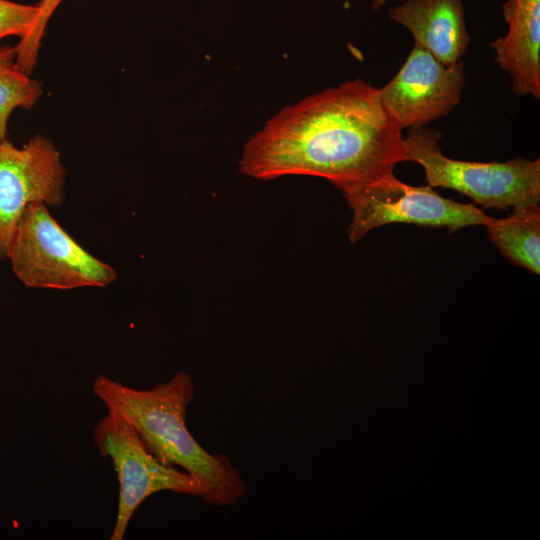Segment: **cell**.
Here are the masks:
<instances>
[{
  "label": "cell",
  "instance_id": "5",
  "mask_svg": "<svg viewBox=\"0 0 540 540\" xmlns=\"http://www.w3.org/2000/svg\"><path fill=\"white\" fill-rule=\"evenodd\" d=\"M338 189L352 211L348 228L352 243L372 229L390 223L446 227L453 232L467 226H487L493 220L473 204L442 197L429 185H408L394 173Z\"/></svg>",
  "mask_w": 540,
  "mask_h": 540
},
{
  "label": "cell",
  "instance_id": "7",
  "mask_svg": "<svg viewBox=\"0 0 540 540\" xmlns=\"http://www.w3.org/2000/svg\"><path fill=\"white\" fill-rule=\"evenodd\" d=\"M66 169L54 143L34 135L22 147L0 141V261L7 259L16 227L28 205L59 207Z\"/></svg>",
  "mask_w": 540,
  "mask_h": 540
},
{
  "label": "cell",
  "instance_id": "11",
  "mask_svg": "<svg viewBox=\"0 0 540 540\" xmlns=\"http://www.w3.org/2000/svg\"><path fill=\"white\" fill-rule=\"evenodd\" d=\"M489 239L513 264L540 273V209L538 205L513 208L503 219L487 226Z\"/></svg>",
  "mask_w": 540,
  "mask_h": 540
},
{
  "label": "cell",
  "instance_id": "8",
  "mask_svg": "<svg viewBox=\"0 0 540 540\" xmlns=\"http://www.w3.org/2000/svg\"><path fill=\"white\" fill-rule=\"evenodd\" d=\"M464 86L462 61L445 65L414 44L402 67L379 91L399 126L409 129L447 115L460 102Z\"/></svg>",
  "mask_w": 540,
  "mask_h": 540
},
{
  "label": "cell",
  "instance_id": "6",
  "mask_svg": "<svg viewBox=\"0 0 540 540\" xmlns=\"http://www.w3.org/2000/svg\"><path fill=\"white\" fill-rule=\"evenodd\" d=\"M93 438L99 453L111 460L119 482L117 516L110 540L124 539L136 509L157 492L196 496L209 504V491L200 480L162 464L134 429L114 412L107 411L98 421Z\"/></svg>",
  "mask_w": 540,
  "mask_h": 540
},
{
  "label": "cell",
  "instance_id": "4",
  "mask_svg": "<svg viewBox=\"0 0 540 540\" xmlns=\"http://www.w3.org/2000/svg\"><path fill=\"white\" fill-rule=\"evenodd\" d=\"M438 131L409 128L405 143L409 161L420 164L430 187L453 189L485 208L507 209L539 205L540 159L506 162H469L442 153Z\"/></svg>",
  "mask_w": 540,
  "mask_h": 540
},
{
  "label": "cell",
  "instance_id": "10",
  "mask_svg": "<svg viewBox=\"0 0 540 540\" xmlns=\"http://www.w3.org/2000/svg\"><path fill=\"white\" fill-rule=\"evenodd\" d=\"M389 18L445 65L461 61L470 43L462 0H407L392 7Z\"/></svg>",
  "mask_w": 540,
  "mask_h": 540
},
{
  "label": "cell",
  "instance_id": "12",
  "mask_svg": "<svg viewBox=\"0 0 540 540\" xmlns=\"http://www.w3.org/2000/svg\"><path fill=\"white\" fill-rule=\"evenodd\" d=\"M16 55L15 47L0 45V141L7 139L12 113L33 108L43 94L42 84L18 66Z\"/></svg>",
  "mask_w": 540,
  "mask_h": 540
},
{
  "label": "cell",
  "instance_id": "13",
  "mask_svg": "<svg viewBox=\"0 0 540 540\" xmlns=\"http://www.w3.org/2000/svg\"><path fill=\"white\" fill-rule=\"evenodd\" d=\"M40 16V5L0 0V41L9 36L20 38L16 53L23 52L30 43Z\"/></svg>",
  "mask_w": 540,
  "mask_h": 540
},
{
  "label": "cell",
  "instance_id": "15",
  "mask_svg": "<svg viewBox=\"0 0 540 540\" xmlns=\"http://www.w3.org/2000/svg\"><path fill=\"white\" fill-rule=\"evenodd\" d=\"M386 2H387V0H374L373 3H372V9L373 10H378L379 8L384 6L386 4Z\"/></svg>",
  "mask_w": 540,
  "mask_h": 540
},
{
  "label": "cell",
  "instance_id": "9",
  "mask_svg": "<svg viewBox=\"0 0 540 540\" xmlns=\"http://www.w3.org/2000/svg\"><path fill=\"white\" fill-rule=\"evenodd\" d=\"M502 15L508 31L490 43L495 62L511 77L517 96L540 98V0H506Z\"/></svg>",
  "mask_w": 540,
  "mask_h": 540
},
{
  "label": "cell",
  "instance_id": "2",
  "mask_svg": "<svg viewBox=\"0 0 540 540\" xmlns=\"http://www.w3.org/2000/svg\"><path fill=\"white\" fill-rule=\"evenodd\" d=\"M92 392L107 411L134 429L162 464L181 467L200 480L209 491V504L233 505L247 493V485L230 459L207 452L186 426L188 405L195 392L187 372L179 371L169 381L148 390L99 375L93 381Z\"/></svg>",
  "mask_w": 540,
  "mask_h": 540
},
{
  "label": "cell",
  "instance_id": "1",
  "mask_svg": "<svg viewBox=\"0 0 540 540\" xmlns=\"http://www.w3.org/2000/svg\"><path fill=\"white\" fill-rule=\"evenodd\" d=\"M402 130L379 88L356 78L278 111L245 143L239 171L262 181L316 176L336 188L366 182L409 161Z\"/></svg>",
  "mask_w": 540,
  "mask_h": 540
},
{
  "label": "cell",
  "instance_id": "3",
  "mask_svg": "<svg viewBox=\"0 0 540 540\" xmlns=\"http://www.w3.org/2000/svg\"><path fill=\"white\" fill-rule=\"evenodd\" d=\"M7 259L14 275L30 288H102L117 279L115 269L77 243L44 203H32L25 209Z\"/></svg>",
  "mask_w": 540,
  "mask_h": 540
},
{
  "label": "cell",
  "instance_id": "14",
  "mask_svg": "<svg viewBox=\"0 0 540 540\" xmlns=\"http://www.w3.org/2000/svg\"><path fill=\"white\" fill-rule=\"evenodd\" d=\"M62 0H41L40 16L34 32V35L28 45V52L31 55H38L41 46L42 39L45 35L46 25L54 13L55 9L59 6Z\"/></svg>",
  "mask_w": 540,
  "mask_h": 540
}]
</instances>
